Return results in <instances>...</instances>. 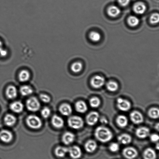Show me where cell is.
I'll list each match as a JSON object with an SVG mask.
<instances>
[{"instance_id":"6da1fadb","label":"cell","mask_w":159,"mask_h":159,"mask_svg":"<svg viewBox=\"0 0 159 159\" xmlns=\"http://www.w3.org/2000/svg\"><path fill=\"white\" fill-rule=\"evenodd\" d=\"M94 135L97 139L102 143L108 142L113 137V133L110 129L103 126L97 128Z\"/></svg>"},{"instance_id":"7a4b0ae2","label":"cell","mask_w":159,"mask_h":159,"mask_svg":"<svg viewBox=\"0 0 159 159\" xmlns=\"http://www.w3.org/2000/svg\"><path fill=\"white\" fill-rule=\"evenodd\" d=\"M68 125L74 129L82 128L84 125V121L82 118L77 116H71L68 120Z\"/></svg>"},{"instance_id":"3957f363","label":"cell","mask_w":159,"mask_h":159,"mask_svg":"<svg viewBox=\"0 0 159 159\" xmlns=\"http://www.w3.org/2000/svg\"><path fill=\"white\" fill-rule=\"evenodd\" d=\"M26 123L29 127L32 129H40L42 125L41 119L39 117L34 115H31L27 117Z\"/></svg>"},{"instance_id":"277c9868","label":"cell","mask_w":159,"mask_h":159,"mask_svg":"<svg viewBox=\"0 0 159 159\" xmlns=\"http://www.w3.org/2000/svg\"><path fill=\"white\" fill-rule=\"evenodd\" d=\"M26 107L30 111L36 112L39 110L40 104L36 98L32 97L29 98L26 102Z\"/></svg>"},{"instance_id":"5b68a950","label":"cell","mask_w":159,"mask_h":159,"mask_svg":"<svg viewBox=\"0 0 159 159\" xmlns=\"http://www.w3.org/2000/svg\"><path fill=\"white\" fill-rule=\"evenodd\" d=\"M117 106L120 110L122 111H128L130 110L131 104L127 100L121 98H118L116 101Z\"/></svg>"},{"instance_id":"8992f818","label":"cell","mask_w":159,"mask_h":159,"mask_svg":"<svg viewBox=\"0 0 159 159\" xmlns=\"http://www.w3.org/2000/svg\"><path fill=\"white\" fill-rule=\"evenodd\" d=\"M105 82L104 78L99 75L93 76L90 80L91 86L93 88L96 89L101 88L103 86Z\"/></svg>"},{"instance_id":"52a82bcc","label":"cell","mask_w":159,"mask_h":159,"mask_svg":"<svg viewBox=\"0 0 159 159\" xmlns=\"http://www.w3.org/2000/svg\"><path fill=\"white\" fill-rule=\"evenodd\" d=\"M99 118V115L97 112H90L87 115L86 121L89 125L93 126L98 123Z\"/></svg>"},{"instance_id":"ba28073f","label":"cell","mask_w":159,"mask_h":159,"mask_svg":"<svg viewBox=\"0 0 159 159\" xmlns=\"http://www.w3.org/2000/svg\"><path fill=\"white\" fill-rule=\"evenodd\" d=\"M125 157L128 159H134L138 155V152L134 148L129 147L125 148L123 151Z\"/></svg>"},{"instance_id":"9c48e42d","label":"cell","mask_w":159,"mask_h":159,"mask_svg":"<svg viewBox=\"0 0 159 159\" xmlns=\"http://www.w3.org/2000/svg\"><path fill=\"white\" fill-rule=\"evenodd\" d=\"M130 117L131 120L135 124H141L144 121V117L142 114L136 110L130 113Z\"/></svg>"},{"instance_id":"30bf717a","label":"cell","mask_w":159,"mask_h":159,"mask_svg":"<svg viewBox=\"0 0 159 159\" xmlns=\"http://www.w3.org/2000/svg\"><path fill=\"white\" fill-rule=\"evenodd\" d=\"M70 156L74 159H78L80 158L82 156V151L79 146H73L68 149Z\"/></svg>"},{"instance_id":"8fae6325","label":"cell","mask_w":159,"mask_h":159,"mask_svg":"<svg viewBox=\"0 0 159 159\" xmlns=\"http://www.w3.org/2000/svg\"><path fill=\"white\" fill-rule=\"evenodd\" d=\"M13 138V135L10 131L4 130L0 132V139L5 143H9Z\"/></svg>"},{"instance_id":"7c38bea8","label":"cell","mask_w":159,"mask_h":159,"mask_svg":"<svg viewBox=\"0 0 159 159\" xmlns=\"http://www.w3.org/2000/svg\"><path fill=\"white\" fill-rule=\"evenodd\" d=\"M150 134V130L146 127H140L137 129L135 134L138 138H147Z\"/></svg>"},{"instance_id":"4fadbf2b","label":"cell","mask_w":159,"mask_h":159,"mask_svg":"<svg viewBox=\"0 0 159 159\" xmlns=\"http://www.w3.org/2000/svg\"><path fill=\"white\" fill-rule=\"evenodd\" d=\"M51 123L54 127L57 129H61L64 125V121L60 116L57 115H54L51 119Z\"/></svg>"},{"instance_id":"5bb4252c","label":"cell","mask_w":159,"mask_h":159,"mask_svg":"<svg viewBox=\"0 0 159 159\" xmlns=\"http://www.w3.org/2000/svg\"><path fill=\"white\" fill-rule=\"evenodd\" d=\"M75 139V135L71 132H65L62 137V141L65 144L69 145L72 143Z\"/></svg>"},{"instance_id":"9a60e30c","label":"cell","mask_w":159,"mask_h":159,"mask_svg":"<svg viewBox=\"0 0 159 159\" xmlns=\"http://www.w3.org/2000/svg\"><path fill=\"white\" fill-rule=\"evenodd\" d=\"M134 12L138 15L144 14L146 10V7L144 3L139 2L135 3L133 6Z\"/></svg>"},{"instance_id":"2e32d148","label":"cell","mask_w":159,"mask_h":159,"mask_svg":"<svg viewBox=\"0 0 159 159\" xmlns=\"http://www.w3.org/2000/svg\"><path fill=\"white\" fill-rule=\"evenodd\" d=\"M59 110L62 115L65 116H68L72 113V109L69 104L64 103L60 105Z\"/></svg>"},{"instance_id":"e0dca14e","label":"cell","mask_w":159,"mask_h":159,"mask_svg":"<svg viewBox=\"0 0 159 159\" xmlns=\"http://www.w3.org/2000/svg\"><path fill=\"white\" fill-rule=\"evenodd\" d=\"M9 107L12 111L17 113H21L24 108L23 104L19 101H15L12 103Z\"/></svg>"},{"instance_id":"ac0fdd59","label":"cell","mask_w":159,"mask_h":159,"mask_svg":"<svg viewBox=\"0 0 159 159\" xmlns=\"http://www.w3.org/2000/svg\"><path fill=\"white\" fill-rule=\"evenodd\" d=\"M97 146V144L96 141L93 140H90L86 143L85 149L87 152L92 153L96 150Z\"/></svg>"},{"instance_id":"d6986e66","label":"cell","mask_w":159,"mask_h":159,"mask_svg":"<svg viewBox=\"0 0 159 159\" xmlns=\"http://www.w3.org/2000/svg\"><path fill=\"white\" fill-rule=\"evenodd\" d=\"M75 108L76 110L80 113H85L88 109L86 103L82 101H80L76 102Z\"/></svg>"},{"instance_id":"ffe728a7","label":"cell","mask_w":159,"mask_h":159,"mask_svg":"<svg viewBox=\"0 0 159 159\" xmlns=\"http://www.w3.org/2000/svg\"><path fill=\"white\" fill-rule=\"evenodd\" d=\"M6 95L9 99H15L17 96L16 88L13 86H9L6 89Z\"/></svg>"},{"instance_id":"44dd1931","label":"cell","mask_w":159,"mask_h":159,"mask_svg":"<svg viewBox=\"0 0 159 159\" xmlns=\"http://www.w3.org/2000/svg\"><path fill=\"white\" fill-rule=\"evenodd\" d=\"M132 137L128 134H122L118 138V142L121 144L124 145L129 144L132 142Z\"/></svg>"},{"instance_id":"7402d4cb","label":"cell","mask_w":159,"mask_h":159,"mask_svg":"<svg viewBox=\"0 0 159 159\" xmlns=\"http://www.w3.org/2000/svg\"><path fill=\"white\" fill-rule=\"evenodd\" d=\"M16 118L11 114H7L5 116L4 122L6 126L11 127L16 124Z\"/></svg>"},{"instance_id":"603a6c76","label":"cell","mask_w":159,"mask_h":159,"mask_svg":"<svg viewBox=\"0 0 159 159\" xmlns=\"http://www.w3.org/2000/svg\"><path fill=\"white\" fill-rule=\"evenodd\" d=\"M116 123L119 127L124 128L127 125L128 120L124 115H119L116 118Z\"/></svg>"},{"instance_id":"cb8c5ba5","label":"cell","mask_w":159,"mask_h":159,"mask_svg":"<svg viewBox=\"0 0 159 159\" xmlns=\"http://www.w3.org/2000/svg\"><path fill=\"white\" fill-rule=\"evenodd\" d=\"M143 157L144 159H156L157 158V154L154 149L148 148L145 150Z\"/></svg>"},{"instance_id":"d4e9b609","label":"cell","mask_w":159,"mask_h":159,"mask_svg":"<svg viewBox=\"0 0 159 159\" xmlns=\"http://www.w3.org/2000/svg\"><path fill=\"white\" fill-rule=\"evenodd\" d=\"M121 10L117 6H111L107 10V13L110 16L112 17L117 16L120 13Z\"/></svg>"},{"instance_id":"484cf974","label":"cell","mask_w":159,"mask_h":159,"mask_svg":"<svg viewBox=\"0 0 159 159\" xmlns=\"http://www.w3.org/2000/svg\"><path fill=\"white\" fill-rule=\"evenodd\" d=\"M30 73L26 70H22L20 72L18 75L19 79L22 82H27L30 78Z\"/></svg>"},{"instance_id":"4316f807","label":"cell","mask_w":159,"mask_h":159,"mask_svg":"<svg viewBox=\"0 0 159 159\" xmlns=\"http://www.w3.org/2000/svg\"><path fill=\"white\" fill-rule=\"evenodd\" d=\"M68 152V149L62 146L57 147L55 150V155L57 157L60 158H63L64 157Z\"/></svg>"},{"instance_id":"83f0119b","label":"cell","mask_w":159,"mask_h":159,"mask_svg":"<svg viewBox=\"0 0 159 159\" xmlns=\"http://www.w3.org/2000/svg\"><path fill=\"white\" fill-rule=\"evenodd\" d=\"M33 90L31 87L28 85H24L20 89V92L23 96H29L33 93Z\"/></svg>"},{"instance_id":"f1b7e54d","label":"cell","mask_w":159,"mask_h":159,"mask_svg":"<svg viewBox=\"0 0 159 159\" xmlns=\"http://www.w3.org/2000/svg\"><path fill=\"white\" fill-rule=\"evenodd\" d=\"M106 86L107 90L111 92L116 91L118 89V83L114 81H110L107 82Z\"/></svg>"},{"instance_id":"f546056e","label":"cell","mask_w":159,"mask_h":159,"mask_svg":"<svg viewBox=\"0 0 159 159\" xmlns=\"http://www.w3.org/2000/svg\"><path fill=\"white\" fill-rule=\"evenodd\" d=\"M140 22L139 18L134 16H130L128 19V23L129 26L134 27L138 26Z\"/></svg>"},{"instance_id":"4dcf8cb0","label":"cell","mask_w":159,"mask_h":159,"mask_svg":"<svg viewBox=\"0 0 159 159\" xmlns=\"http://www.w3.org/2000/svg\"><path fill=\"white\" fill-rule=\"evenodd\" d=\"M83 68V65L80 62H74L71 65V69L74 73H78L82 71Z\"/></svg>"},{"instance_id":"1f68e13d","label":"cell","mask_w":159,"mask_h":159,"mask_svg":"<svg viewBox=\"0 0 159 159\" xmlns=\"http://www.w3.org/2000/svg\"><path fill=\"white\" fill-rule=\"evenodd\" d=\"M149 117L153 119H157L159 118V110L158 108L153 107L150 109L148 112Z\"/></svg>"},{"instance_id":"d6a6232c","label":"cell","mask_w":159,"mask_h":159,"mask_svg":"<svg viewBox=\"0 0 159 159\" xmlns=\"http://www.w3.org/2000/svg\"><path fill=\"white\" fill-rule=\"evenodd\" d=\"M89 104L90 106L93 108H98L100 105V100L97 97H93L90 100Z\"/></svg>"},{"instance_id":"836d02e7","label":"cell","mask_w":159,"mask_h":159,"mask_svg":"<svg viewBox=\"0 0 159 159\" xmlns=\"http://www.w3.org/2000/svg\"><path fill=\"white\" fill-rule=\"evenodd\" d=\"M89 37L90 40L93 42H97L99 41L101 39L100 34L95 31H93L90 33Z\"/></svg>"},{"instance_id":"e575fe53","label":"cell","mask_w":159,"mask_h":159,"mask_svg":"<svg viewBox=\"0 0 159 159\" xmlns=\"http://www.w3.org/2000/svg\"><path fill=\"white\" fill-rule=\"evenodd\" d=\"M159 21V15L158 13H155L151 16L150 18V23L152 24L158 23Z\"/></svg>"},{"instance_id":"d590c367","label":"cell","mask_w":159,"mask_h":159,"mask_svg":"<svg viewBox=\"0 0 159 159\" xmlns=\"http://www.w3.org/2000/svg\"><path fill=\"white\" fill-rule=\"evenodd\" d=\"M119 149L120 146L117 143H112L109 146V149L112 152H117L119 150Z\"/></svg>"},{"instance_id":"8d00e7d4","label":"cell","mask_w":159,"mask_h":159,"mask_svg":"<svg viewBox=\"0 0 159 159\" xmlns=\"http://www.w3.org/2000/svg\"><path fill=\"white\" fill-rule=\"evenodd\" d=\"M41 114L43 118H48L51 114V110L48 107H45L41 110Z\"/></svg>"},{"instance_id":"74e56055","label":"cell","mask_w":159,"mask_h":159,"mask_svg":"<svg viewBox=\"0 0 159 159\" xmlns=\"http://www.w3.org/2000/svg\"><path fill=\"white\" fill-rule=\"evenodd\" d=\"M40 99L44 103H49L51 101V98L48 95L42 94L40 96Z\"/></svg>"},{"instance_id":"f35d334b","label":"cell","mask_w":159,"mask_h":159,"mask_svg":"<svg viewBox=\"0 0 159 159\" xmlns=\"http://www.w3.org/2000/svg\"><path fill=\"white\" fill-rule=\"evenodd\" d=\"M151 141L153 143H157L158 142L159 139V135L157 134H152L150 136Z\"/></svg>"},{"instance_id":"ab89813d","label":"cell","mask_w":159,"mask_h":159,"mask_svg":"<svg viewBox=\"0 0 159 159\" xmlns=\"http://www.w3.org/2000/svg\"><path fill=\"white\" fill-rule=\"evenodd\" d=\"M118 3L121 6L125 7V6L128 5L130 2V0H118Z\"/></svg>"},{"instance_id":"60d3db41","label":"cell","mask_w":159,"mask_h":159,"mask_svg":"<svg viewBox=\"0 0 159 159\" xmlns=\"http://www.w3.org/2000/svg\"><path fill=\"white\" fill-rule=\"evenodd\" d=\"M7 54L8 52L7 50L4 49V48L0 51V56H1V57H6V56H7Z\"/></svg>"},{"instance_id":"b9f144b4","label":"cell","mask_w":159,"mask_h":159,"mask_svg":"<svg viewBox=\"0 0 159 159\" xmlns=\"http://www.w3.org/2000/svg\"><path fill=\"white\" fill-rule=\"evenodd\" d=\"M101 122L103 124H107V120L105 118H101Z\"/></svg>"},{"instance_id":"7bdbcfd3","label":"cell","mask_w":159,"mask_h":159,"mask_svg":"<svg viewBox=\"0 0 159 159\" xmlns=\"http://www.w3.org/2000/svg\"><path fill=\"white\" fill-rule=\"evenodd\" d=\"M3 48V43L0 40V51Z\"/></svg>"},{"instance_id":"ee69618b","label":"cell","mask_w":159,"mask_h":159,"mask_svg":"<svg viewBox=\"0 0 159 159\" xmlns=\"http://www.w3.org/2000/svg\"><path fill=\"white\" fill-rule=\"evenodd\" d=\"M156 129H157L158 131L159 130V124H158L156 125Z\"/></svg>"},{"instance_id":"f6af8a7d","label":"cell","mask_w":159,"mask_h":159,"mask_svg":"<svg viewBox=\"0 0 159 159\" xmlns=\"http://www.w3.org/2000/svg\"><path fill=\"white\" fill-rule=\"evenodd\" d=\"M156 148L157 149H159V144L158 143H157V146H156Z\"/></svg>"}]
</instances>
